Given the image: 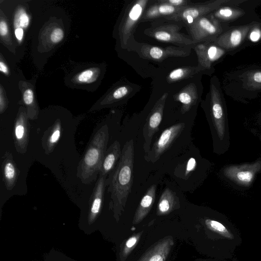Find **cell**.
I'll list each match as a JSON object with an SVG mask.
<instances>
[{
	"mask_svg": "<svg viewBox=\"0 0 261 261\" xmlns=\"http://www.w3.org/2000/svg\"><path fill=\"white\" fill-rule=\"evenodd\" d=\"M109 136L108 127L105 125L90 142L77 167V176L83 184H91L97 179L107 149Z\"/></svg>",
	"mask_w": 261,
	"mask_h": 261,
	"instance_id": "4",
	"label": "cell"
},
{
	"mask_svg": "<svg viewBox=\"0 0 261 261\" xmlns=\"http://www.w3.org/2000/svg\"><path fill=\"white\" fill-rule=\"evenodd\" d=\"M181 8L171 6L158 0L155 1V3L151 4L147 9H146L140 21L153 20L159 18H164L174 14Z\"/></svg>",
	"mask_w": 261,
	"mask_h": 261,
	"instance_id": "20",
	"label": "cell"
},
{
	"mask_svg": "<svg viewBox=\"0 0 261 261\" xmlns=\"http://www.w3.org/2000/svg\"><path fill=\"white\" fill-rule=\"evenodd\" d=\"M0 71L1 72L7 75L9 73L7 65L2 60L0 61Z\"/></svg>",
	"mask_w": 261,
	"mask_h": 261,
	"instance_id": "38",
	"label": "cell"
},
{
	"mask_svg": "<svg viewBox=\"0 0 261 261\" xmlns=\"http://www.w3.org/2000/svg\"><path fill=\"white\" fill-rule=\"evenodd\" d=\"M260 5L261 0H227L211 14L224 24L244 25L260 19L255 9Z\"/></svg>",
	"mask_w": 261,
	"mask_h": 261,
	"instance_id": "5",
	"label": "cell"
},
{
	"mask_svg": "<svg viewBox=\"0 0 261 261\" xmlns=\"http://www.w3.org/2000/svg\"><path fill=\"white\" fill-rule=\"evenodd\" d=\"M248 41L250 45L261 41V19L257 20L250 30L248 36Z\"/></svg>",
	"mask_w": 261,
	"mask_h": 261,
	"instance_id": "31",
	"label": "cell"
},
{
	"mask_svg": "<svg viewBox=\"0 0 261 261\" xmlns=\"http://www.w3.org/2000/svg\"><path fill=\"white\" fill-rule=\"evenodd\" d=\"M167 95V93H164L156 101L143 127V134L145 140L144 149L146 153L150 149V144L153 135L159 130Z\"/></svg>",
	"mask_w": 261,
	"mask_h": 261,
	"instance_id": "14",
	"label": "cell"
},
{
	"mask_svg": "<svg viewBox=\"0 0 261 261\" xmlns=\"http://www.w3.org/2000/svg\"><path fill=\"white\" fill-rule=\"evenodd\" d=\"M180 28L175 23L154 24L145 31V34L157 40L173 43L181 47L194 45L196 43L188 36L180 32Z\"/></svg>",
	"mask_w": 261,
	"mask_h": 261,
	"instance_id": "10",
	"label": "cell"
},
{
	"mask_svg": "<svg viewBox=\"0 0 261 261\" xmlns=\"http://www.w3.org/2000/svg\"><path fill=\"white\" fill-rule=\"evenodd\" d=\"M256 21L244 25L229 26L213 42L223 48L227 55H233L250 46L248 34Z\"/></svg>",
	"mask_w": 261,
	"mask_h": 261,
	"instance_id": "7",
	"label": "cell"
},
{
	"mask_svg": "<svg viewBox=\"0 0 261 261\" xmlns=\"http://www.w3.org/2000/svg\"><path fill=\"white\" fill-rule=\"evenodd\" d=\"M256 122L257 124L261 127V111L257 115Z\"/></svg>",
	"mask_w": 261,
	"mask_h": 261,
	"instance_id": "39",
	"label": "cell"
},
{
	"mask_svg": "<svg viewBox=\"0 0 261 261\" xmlns=\"http://www.w3.org/2000/svg\"><path fill=\"white\" fill-rule=\"evenodd\" d=\"M156 189V185H153L147 190L136 210L134 223L140 222L149 212L155 200Z\"/></svg>",
	"mask_w": 261,
	"mask_h": 261,
	"instance_id": "23",
	"label": "cell"
},
{
	"mask_svg": "<svg viewBox=\"0 0 261 261\" xmlns=\"http://www.w3.org/2000/svg\"><path fill=\"white\" fill-rule=\"evenodd\" d=\"M185 126L184 123H178L165 129L145 156V160L152 163L157 161L180 135Z\"/></svg>",
	"mask_w": 261,
	"mask_h": 261,
	"instance_id": "13",
	"label": "cell"
},
{
	"mask_svg": "<svg viewBox=\"0 0 261 261\" xmlns=\"http://www.w3.org/2000/svg\"><path fill=\"white\" fill-rule=\"evenodd\" d=\"M64 36V33L60 28L55 29L50 34V40L54 43H58L61 41Z\"/></svg>",
	"mask_w": 261,
	"mask_h": 261,
	"instance_id": "33",
	"label": "cell"
},
{
	"mask_svg": "<svg viewBox=\"0 0 261 261\" xmlns=\"http://www.w3.org/2000/svg\"><path fill=\"white\" fill-rule=\"evenodd\" d=\"M134 147L133 140L127 141L122 149L121 156L114 169L107 178L108 191L111 194L115 209L125 206L133 182Z\"/></svg>",
	"mask_w": 261,
	"mask_h": 261,
	"instance_id": "3",
	"label": "cell"
},
{
	"mask_svg": "<svg viewBox=\"0 0 261 261\" xmlns=\"http://www.w3.org/2000/svg\"><path fill=\"white\" fill-rule=\"evenodd\" d=\"M7 107V102L6 98L3 93V89L1 88L0 93V113L3 114Z\"/></svg>",
	"mask_w": 261,
	"mask_h": 261,
	"instance_id": "36",
	"label": "cell"
},
{
	"mask_svg": "<svg viewBox=\"0 0 261 261\" xmlns=\"http://www.w3.org/2000/svg\"><path fill=\"white\" fill-rule=\"evenodd\" d=\"M199 73L206 74V71L200 66H184L171 71L167 76V80L173 83L193 77Z\"/></svg>",
	"mask_w": 261,
	"mask_h": 261,
	"instance_id": "26",
	"label": "cell"
},
{
	"mask_svg": "<svg viewBox=\"0 0 261 261\" xmlns=\"http://www.w3.org/2000/svg\"><path fill=\"white\" fill-rule=\"evenodd\" d=\"M99 74V70L97 68H90L86 69L75 77L77 83L88 84L95 81Z\"/></svg>",
	"mask_w": 261,
	"mask_h": 261,
	"instance_id": "30",
	"label": "cell"
},
{
	"mask_svg": "<svg viewBox=\"0 0 261 261\" xmlns=\"http://www.w3.org/2000/svg\"><path fill=\"white\" fill-rule=\"evenodd\" d=\"M140 236V233L129 238L125 243V247L122 251V257H126L128 253L132 251V248L136 245Z\"/></svg>",
	"mask_w": 261,
	"mask_h": 261,
	"instance_id": "32",
	"label": "cell"
},
{
	"mask_svg": "<svg viewBox=\"0 0 261 261\" xmlns=\"http://www.w3.org/2000/svg\"><path fill=\"white\" fill-rule=\"evenodd\" d=\"M260 173L261 157L251 162L226 165L220 170L223 179L239 190L249 189Z\"/></svg>",
	"mask_w": 261,
	"mask_h": 261,
	"instance_id": "6",
	"label": "cell"
},
{
	"mask_svg": "<svg viewBox=\"0 0 261 261\" xmlns=\"http://www.w3.org/2000/svg\"><path fill=\"white\" fill-rule=\"evenodd\" d=\"M204 223L207 228L222 238L227 240H232L234 239L233 234L226 227L227 225L226 226L219 221L207 218L205 219Z\"/></svg>",
	"mask_w": 261,
	"mask_h": 261,
	"instance_id": "28",
	"label": "cell"
},
{
	"mask_svg": "<svg viewBox=\"0 0 261 261\" xmlns=\"http://www.w3.org/2000/svg\"><path fill=\"white\" fill-rule=\"evenodd\" d=\"M227 2V0H213L197 4H192L181 7L174 14L167 16L163 19L182 22L188 25L197 18L213 13Z\"/></svg>",
	"mask_w": 261,
	"mask_h": 261,
	"instance_id": "9",
	"label": "cell"
},
{
	"mask_svg": "<svg viewBox=\"0 0 261 261\" xmlns=\"http://www.w3.org/2000/svg\"><path fill=\"white\" fill-rule=\"evenodd\" d=\"M29 15L23 9H19L16 12L14 18V34L19 42L22 40L24 28H27L29 24Z\"/></svg>",
	"mask_w": 261,
	"mask_h": 261,
	"instance_id": "27",
	"label": "cell"
},
{
	"mask_svg": "<svg viewBox=\"0 0 261 261\" xmlns=\"http://www.w3.org/2000/svg\"><path fill=\"white\" fill-rule=\"evenodd\" d=\"M128 86H121L114 90L109 96L103 101L101 105L106 106L125 97L131 91Z\"/></svg>",
	"mask_w": 261,
	"mask_h": 261,
	"instance_id": "29",
	"label": "cell"
},
{
	"mask_svg": "<svg viewBox=\"0 0 261 261\" xmlns=\"http://www.w3.org/2000/svg\"><path fill=\"white\" fill-rule=\"evenodd\" d=\"M0 35L4 39H6L10 37L8 24L6 21L2 18L0 21Z\"/></svg>",
	"mask_w": 261,
	"mask_h": 261,
	"instance_id": "35",
	"label": "cell"
},
{
	"mask_svg": "<svg viewBox=\"0 0 261 261\" xmlns=\"http://www.w3.org/2000/svg\"><path fill=\"white\" fill-rule=\"evenodd\" d=\"M107 176L99 174L98 179L93 188L90 200L89 218L93 220L99 213L103 200V196L107 186Z\"/></svg>",
	"mask_w": 261,
	"mask_h": 261,
	"instance_id": "18",
	"label": "cell"
},
{
	"mask_svg": "<svg viewBox=\"0 0 261 261\" xmlns=\"http://www.w3.org/2000/svg\"><path fill=\"white\" fill-rule=\"evenodd\" d=\"M229 27L219 22L211 14L200 17L187 25L191 38L196 44L214 41Z\"/></svg>",
	"mask_w": 261,
	"mask_h": 261,
	"instance_id": "8",
	"label": "cell"
},
{
	"mask_svg": "<svg viewBox=\"0 0 261 261\" xmlns=\"http://www.w3.org/2000/svg\"><path fill=\"white\" fill-rule=\"evenodd\" d=\"M201 94L194 83L184 87L174 96V99L181 103V112L184 114L198 102Z\"/></svg>",
	"mask_w": 261,
	"mask_h": 261,
	"instance_id": "19",
	"label": "cell"
},
{
	"mask_svg": "<svg viewBox=\"0 0 261 261\" xmlns=\"http://www.w3.org/2000/svg\"><path fill=\"white\" fill-rule=\"evenodd\" d=\"M196 165V162H195V160L193 159H190L188 164L186 173L187 174L189 172L193 170L194 169Z\"/></svg>",
	"mask_w": 261,
	"mask_h": 261,
	"instance_id": "37",
	"label": "cell"
},
{
	"mask_svg": "<svg viewBox=\"0 0 261 261\" xmlns=\"http://www.w3.org/2000/svg\"><path fill=\"white\" fill-rule=\"evenodd\" d=\"M221 86L234 101L248 103L257 98L261 94V65L242 66L226 72Z\"/></svg>",
	"mask_w": 261,
	"mask_h": 261,
	"instance_id": "2",
	"label": "cell"
},
{
	"mask_svg": "<svg viewBox=\"0 0 261 261\" xmlns=\"http://www.w3.org/2000/svg\"><path fill=\"white\" fill-rule=\"evenodd\" d=\"M198 65L211 75L215 71L214 66L220 62L227 55V53L213 41L197 43L194 48Z\"/></svg>",
	"mask_w": 261,
	"mask_h": 261,
	"instance_id": "12",
	"label": "cell"
},
{
	"mask_svg": "<svg viewBox=\"0 0 261 261\" xmlns=\"http://www.w3.org/2000/svg\"><path fill=\"white\" fill-rule=\"evenodd\" d=\"M160 2L176 7H184L192 5L187 0H160Z\"/></svg>",
	"mask_w": 261,
	"mask_h": 261,
	"instance_id": "34",
	"label": "cell"
},
{
	"mask_svg": "<svg viewBox=\"0 0 261 261\" xmlns=\"http://www.w3.org/2000/svg\"><path fill=\"white\" fill-rule=\"evenodd\" d=\"M173 244L171 239L163 240L148 251L139 261H165Z\"/></svg>",
	"mask_w": 261,
	"mask_h": 261,
	"instance_id": "24",
	"label": "cell"
},
{
	"mask_svg": "<svg viewBox=\"0 0 261 261\" xmlns=\"http://www.w3.org/2000/svg\"><path fill=\"white\" fill-rule=\"evenodd\" d=\"M148 0H137L129 5L125 12L120 27V38L123 47L127 46L128 41L136 26L146 10Z\"/></svg>",
	"mask_w": 261,
	"mask_h": 261,
	"instance_id": "11",
	"label": "cell"
},
{
	"mask_svg": "<svg viewBox=\"0 0 261 261\" xmlns=\"http://www.w3.org/2000/svg\"><path fill=\"white\" fill-rule=\"evenodd\" d=\"M140 53L143 58L155 61H162L169 57H186L190 49L181 46L159 47L148 44L142 45Z\"/></svg>",
	"mask_w": 261,
	"mask_h": 261,
	"instance_id": "15",
	"label": "cell"
},
{
	"mask_svg": "<svg viewBox=\"0 0 261 261\" xmlns=\"http://www.w3.org/2000/svg\"><path fill=\"white\" fill-rule=\"evenodd\" d=\"M177 206H179L178 198L175 193L169 189H166L160 196L159 200L157 214L165 215L173 211Z\"/></svg>",
	"mask_w": 261,
	"mask_h": 261,
	"instance_id": "25",
	"label": "cell"
},
{
	"mask_svg": "<svg viewBox=\"0 0 261 261\" xmlns=\"http://www.w3.org/2000/svg\"><path fill=\"white\" fill-rule=\"evenodd\" d=\"M2 171L3 180L6 189L12 190L16 184L20 172L12 153L9 151H7L3 156Z\"/></svg>",
	"mask_w": 261,
	"mask_h": 261,
	"instance_id": "17",
	"label": "cell"
},
{
	"mask_svg": "<svg viewBox=\"0 0 261 261\" xmlns=\"http://www.w3.org/2000/svg\"><path fill=\"white\" fill-rule=\"evenodd\" d=\"M202 107L211 128L214 151L224 154L230 145L229 121L221 83L216 75L211 79L209 91L202 102Z\"/></svg>",
	"mask_w": 261,
	"mask_h": 261,
	"instance_id": "1",
	"label": "cell"
},
{
	"mask_svg": "<svg viewBox=\"0 0 261 261\" xmlns=\"http://www.w3.org/2000/svg\"><path fill=\"white\" fill-rule=\"evenodd\" d=\"M61 132V122L58 119L44 132L41 144L46 154H49L54 151L60 140Z\"/></svg>",
	"mask_w": 261,
	"mask_h": 261,
	"instance_id": "22",
	"label": "cell"
},
{
	"mask_svg": "<svg viewBox=\"0 0 261 261\" xmlns=\"http://www.w3.org/2000/svg\"><path fill=\"white\" fill-rule=\"evenodd\" d=\"M121 153L119 142L114 141L105 152L99 174L107 177L115 168Z\"/></svg>",
	"mask_w": 261,
	"mask_h": 261,
	"instance_id": "21",
	"label": "cell"
},
{
	"mask_svg": "<svg viewBox=\"0 0 261 261\" xmlns=\"http://www.w3.org/2000/svg\"><path fill=\"white\" fill-rule=\"evenodd\" d=\"M27 112L22 108L19 109L14 126V140L16 150L19 153L26 152L29 143L30 124Z\"/></svg>",
	"mask_w": 261,
	"mask_h": 261,
	"instance_id": "16",
	"label": "cell"
}]
</instances>
